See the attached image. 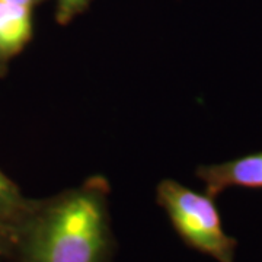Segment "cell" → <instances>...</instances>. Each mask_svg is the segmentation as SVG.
<instances>
[{
  "label": "cell",
  "mask_w": 262,
  "mask_h": 262,
  "mask_svg": "<svg viewBox=\"0 0 262 262\" xmlns=\"http://www.w3.org/2000/svg\"><path fill=\"white\" fill-rule=\"evenodd\" d=\"M156 196L173 229L189 248L215 262H234L237 242L225 232L214 196L195 192L172 179L160 182Z\"/></svg>",
  "instance_id": "7a4b0ae2"
},
{
  "label": "cell",
  "mask_w": 262,
  "mask_h": 262,
  "mask_svg": "<svg viewBox=\"0 0 262 262\" xmlns=\"http://www.w3.org/2000/svg\"><path fill=\"white\" fill-rule=\"evenodd\" d=\"M31 6L0 0V57L19 51L31 38Z\"/></svg>",
  "instance_id": "277c9868"
},
{
  "label": "cell",
  "mask_w": 262,
  "mask_h": 262,
  "mask_svg": "<svg viewBox=\"0 0 262 262\" xmlns=\"http://www.w3.org/2000/svg\"><path fill=\"white\" fill-rule=\"evenodd\" d=\"M196 177L206 185L207 194L214 198L232 187L262 189V153L201 166L196 170Z\"/></svg>",
  "instance_id": "3957f363"
},
{
  "label": "cell",
  "mask_w": 262,
  "mask_h": 262,
  "mask_svg": "<svg viewBox=\"0 0 262 262\" xmlns=\"http://www.w3.org/2000/svg\"><path fill=\"white\" fill-rule=\"evenodd\" d=\"M31 206L13 182L0 172V226L16 230Z\"/></svg>",
  "instance_id": "5b68a950"
},
{
  "label": "cell",
  "mask_w": 262,
  "mask_h": 262,
  "mask_svg": "<svg viewBox=\"0 0 262 262\" xmlns=\"http://www.w3.org/2000/svg\"><path fill=\"white\" fill-rule=\"evenodd\" d=\"M108 184L83 185L32 204L16 229L18 262H110L114 249Z\"/></svg>",
  "instance_id": "6da1fadb"
},
{
  "label": "cell",
  "mask_w": 262,
  "mask_h": 262,
  "mask_svg": "<svg viewBox=\"0 0 262 262\" xmlns=\"http://www.w3.org/2000/svg\"><path fill=\"white\" fill-rule=\"evenodd\" d=\"M15 241H16V230L0 226V259L9 256L13 252Z\"/></svg>",
  "instance_id": "52a82bcc"
},
{
  "label": "cell",
  "mask_w": 262,
  "mask_h": 262,
  "mask_svg": "<svg viewBox=\"0 0 262 262\" xmlns=\"http://www.w3.org/2000/svg\"><path fill=\"white\" fill-rule=\"evenodd\" d=\"M91 0H57V20L61 25H66L80 12H83Z\"/></svg>",
  "instance_id": "8992f818"
}]
</instances>
